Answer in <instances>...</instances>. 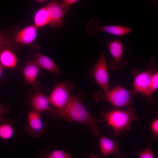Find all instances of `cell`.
<instances>
[{
	"instance_id": "22",
	"label": "cell",
	"mask_w": 158,
	"mask_h": 158,
	"mask_svg": "<svg viewBox=\"0 0 158 158\" xmlns=\"http://www.w3.org/2000/svg\"><path fill=\"white\" fill-rule=\"evenodd\" d=\"M138 158H155L152 152L149 147L142 150H138Z\"/></svg>"
},
{
	"instance_id": "20",
	"label": "cell",
	"mask_w": 158,
	"mask_h": 158,
	"mask_svg": "<svg viewBox=\"0 0 158 158\" xmlns=\"http://www.w3.org/2000/svg\"><path fill=\"white\" fill-rule=\"evenodd\" d=\"M158 87V73L157 71L153 74L149 89V95L150 97Z\"/></svg>"
},
{
	"instance_id": "14",
	"label": "cell",
	"mask_w": 158,
	"mask_h": 158,
	"mask_svg": "<svg viewBox=\"0 0 158 158\" xmlns=\"http://www.w3.org/2000/svg\"><path fill=\"white\" fill-rule=\"evenodd\" d=\"M32 61L45 69L59 74L61 71L56 63L49 57L39 53H36L34 56Z\"/></svg>"
},
{
	"instance_id": "12",
	"label": "cell",
	"mask_w": 158,
	"mask_h": 158,
	"mask_svg": "<svg viewBox=\"0 0 158 158\" xmlns=\"http://www.w3.org/2000/svg\"><path fill=\"white\" fill-rule=\"evenodd\" d=\"M99 135V147L102 157L111 154L120 155L119 140H113L102 135Z\"/></svg>"
},
{
	"instance_id": "7",
	"label": "cell",
	"mask_w": 158,
	"mask_h": 158,
	"mask_svg": "<svg viewBox=\"0 0 158 158\" xmlns=\"http://www.w3.org/2000/svg\"><path fill=\"white\" fill-rule=\"evenodd\" d=\"M152 71L148 70L137 75L134 80L133 89L131 92L132 95L136 93L143 95L150 103L153 101L149 95L150 85L153 74Z\"/></svg>"
},
{
	"instance_id": "28",
	"label": "cell",
	"mask_w": 158,
	"mask_h": 158,
	"mask_svg": "<svg viewBox=\"0 0 158 158\" xmlns=\"http://www.w3.org/2000/svg\"><path fill=\"white\" fill-rule=\"evenodd\" d=\"M90 158H97L94 154H91Z\"/></svg>"
},
{
	"instance_id": "2",
	"label": "cell",
	"mask_w": 158,
	"mask_h": 158,
	"mask_svg": "<svg viewBox=\"0 0 158 158\" xmlns=\"http://www.w3.org/2000/svg\"><path fill=\"white\" fill-rule=\"evenodd\" d=\"M101 114L103 122L112 128L114 136L125 133L130 129L133 122L139 120L134 108L130 106L128 107L126 110L114 109L107 112H102Z\"/></svg>"
},
{
	"instance_id": "4",
	"label": "cell",
	"mask_w": 158,
	"mask_h": 158,
	"mask_svg": "<svg viewBox=\"0 0 158 158\" xmlns=\"http://www.w3.org/2000/svg\"><path fill=\"white\" fill-rule=\"evenodd\" d=\"M74 88L72 83L63 82L58 83L48 97L50 104L58 111L64 109L72 98L73 95L70 93Z\"/></svg>"
},
{
	"instance_id": "6",
	"label": "cell",
	"mask_w": 158,
	"mask_h": 158,
	"mask_svg": "<svg viewBox=\"0 0 158 158\" xmlns=\"http://www.w3.org/2000/svg\"><path fill=\"white\" fill-rule=\"evenodd\" d=\"M90 74L95 80L97 84L105 93L109 90V75L106 59L104 52L102 51L100 57L90 71Z\"/></svg>"
},
{
	"instance_id": "24",
	"label": "cell",
	"mask_w": 158,
	"mask_h": 158,
	"mask_svg": "<svg viewBox=\"0 0 158 158\" xmlns=\"http://www.w3.org/2000/svg\"><path fill=\"white\" fill-rule=\"evenodd\" d=\"M9 111V107L4 106L0 103V121L3 118V114H8Z\"/></svg>"
},
{
	"instance_id": "16",
	"label": "cell",
	"mask_w": 158,
	"mask_h": 158,
	"mask_svg": "<svg viewBox=\"0 0 158 158\" xmlns=\"http://www.w3.org/2000/svg\"><path fill=\"white\" fill-rule=\"evenodd\" d=\"M14 122L12 120L3 118L0 121V138L5 140L11 139L14 134Z\"/></svg>"
},
{
	"instance_id": "15",
	"label": "cell",
	"mask_w": 158,
	"mask_h": 158,
	"mask_svg": "<svg viewBox=\"0 0 158 158\" xmlns=\"http://www.w3.org/2000/svg\"><path fill=\"white\" fill-rule=\"evenodd\" d=\"M25 80L27 84L35 83L39 72V66L32 60L28 62L23 70Z\"/></svg>"
},
{
	"instance_id": "27",
	"label": "cell",
	"mask_w": 158,
	"mask_h": 158,
	"mask_svg": "<svg viewBox=\"0 0 158 158\" xmlns=\"http://www.w3.org/2000/svg\"><path fill=\"white\" fill-rule=\"evenodd\" d=\"M47 0H37L36 1L39 3H43L46 1Z\"/></svg>"
},
{
	"instance_id": "18",
	"label": "cell",
	"mask_w": 158,
	"mask_h": 158,
	"mask_svg": "<svg viewBox=\"0 0 158 158\" xmlns=\"http://www.w3.org/2000/svg\"><path fill=\"white\" fill-rule=\"evenodd\" d=\"M34 20L35 25L37 28L42 27L49 23V18L45 7L37 11L34 16Z\"/></svg>"
},
{
	"instance_id": "23",
	"label": "cell",
	"mask_w": 158,
	"mask_h": 158,
	"mask_svg": "<svg viewBox=\"0 0 158 158\" xmlns=\"http://www.w3.org/2000/svg\"><path fill=\"white\" fill-rule=\"evenodd\" d=\"M152 132L153 136L158 138V119H154L149 125Z\"/></svg>"
},
{
	"instance_id": "9",
	"label": "cell",
	"mask_w": 158,
	"mask_h": 158,
	"mask_svg": "<svg viewBox=\"0 0 158 158\" xmlns=\"http://www.w3.org/2000/svg\"><path fill=\"white\" fill-rule=\"evenodd\" d=\"M27 121L25 125V130L28 136L40 138L47 132V124L42 121L38 113L30 111L28 114Z\"/></svg>"
},
{
	"instance_id": "29",
	"label": "cell",
	"mask_w": 158,
	"mask_h": 158,
	"mask_svg": "<svg viewBox=\"0 0 158 158\" xmlns=\"http://www.w3.org/2000/svg\"><path fill=\"white\" fill-rule=\"evenodd\" d=\"M119 158H124V157H122V158H121V157H120V158H119Z\"/></svg>"
},
{
	"instance_id": "21",
	"label": "cell",
	"mask_w": 158,
	"mask_h": 158,
	"mask_svg": "<svg viewBox=\"0 0 158 158\" xmlns=\"http://www.w3.org/2000/svg\"><path fill=\"white\" fill-rule=\"evenodd\" d=\"M10 44L7 34L6 32H0V50L7 48Z\"/></svg>"
},
{
	"instance_id": "26",
	"label": "cell",
	"mask_w": 158,
	"mask_h": 158,
	"mask_svg": "<svg viewBox=\"0 0 158 158\" xmlns=\"http://www.w3.org/2000/svg\"><path fill=\"white\" fill-rule=\"evenodd\" d=\"M3 66L0 63V77L1 75L3 69Z\"/></svg>"
},
{
	"instance_id": "1",
	"label": "cell",
	"mask_w": 158,
	"mask_h": 158,
	"mask_svg": "<svg viewBox=\"0 0 158 158\" xmlns=\"http://www.w3.org/2000/svg\"><path fill=\"white\" fill-rule=\"evenodd\" d=\"M84 98V96L80 94L73 95L64 109L61 111L57 109L56 118H64L69 122L74 121L83 123L89 127L94 136H97L100 134L98 124L103 121L94 117L87 110L83 104Z\"/></svg>"
},
{
	"instance_id": "8",
	"label": "cell",
	"mask_w": 158,
	"mask_h": 158,
	"mask_svg": "<svg viewBox=\"0 0 158 158\" xmlns=\"http://www.w3.org/2000/svg\"><path fill=\"white\" fill-rule=\"evenodd\" d=\"M48 14L51 27L59 28L63 25L64 15L69 7H65L62 1H52L45 6Z\"/></svg>"
},
{
	"instance_id": "25",
	"label": "cell",
	"mask_w": 158,
	"mask_h": 158,
	"mask_svg": "<svg viewBox=\"0 0 158 158\" xmlns=\"http://www.w3.org/2000/svg\"><path fill=\"white\" fill-rule=\"evenodd\" d=\"M79 1L78 0H63L62 1V4L65 7H69V6L74 4Z\"/></svg>"
},
{
	"instance_id": "3",
	"label": "cell",
	"mask_w": 158,
	"mask_h": 158,
	"mask_svg": "<svg viewBox=\"0 0 158 158\" xmlns=\"http://www.w3.org/2000/svg\"><path fill=\"white\" fill-rule=\"evenodd\" d=\"M131 96V92L126 88L118 86L104 94L98 92L95 93L93 99L96 102L105 100L114 107L120 108L133 104Z\"/></svg>"
},
{
	"instance_id": "17",
	"label": "cell",
	"mask_w": 158,
	"mask_h": 158,
	"mask_svg": "<svg viewBox=\"0 0 158 158\" xmlns=\"http://www.w3.org/2000/svg\"><path fill=\"white\" fill-rule=\"evenodd\" d=\"M17 59L16 54L7 48L0 50V63L2 66L8 68L15 67Z\"/></svg>"
},
{
	"instance_id": "11",
	"label": "cell",
	"mask_w": 158,
	"mask_h": 158,
	"mask_svg": "<svg viewBox=\"0 0 158 158\" xmlns=\"http://www.w3.org/2000/svg\"><path fill=\"white\" fill-rule=\"evenodd\" d=\"M41 86L39 87L35 86V91L29 101V104L32 111L38 114L47 111L53 116L55 113L56 109L51 107L48 97L45 96L40 91Z\"/></svg>"
},
{
	"instance_id": "5",
	"label": "cell",
	"mask_w": 158,
	"mask_h": 158,
	"mask_svg": "<svg viewBox=\"0 0 158 158\" xmlns=\"http://www.w3.org/2000/svg\"><path fill=\"white\" fill-rule=\"evenodd\" d=\"M99 22V18L95 16L87 23L86 31L90 35L95 36L98 32L102 31L113 35L122 36L129 34L133 30L131 28L120 25L102 26Z\"/></svg>"
},
{
	"instance_id": "13",
	"label": "cell",
	"mask_w": 158,
	"mask_h": 158,
	"mask_svg": "<svg viewBox=\"0 0 158 158\" xmlns=\"http://www.w3.org/2000/svg\"><path fill=\"white\" fill-rule=\"evenodd\" d=\"M37 28L35 25H30L18 31L14 37L15 41L22 44L28 45L32 43L37 36Z\"/></svg>"
},
{
	"instance_id": "19",
	"label": "cell",
	"mask_w": 158,
	"mask_h": 158,
	"mask_svg": "<svg viewBox=\"0 0 158 158\" xmlns=\"http://www.w3.org/2000/svg\"><path fill=\"white\" fill-rule=\"evenodd\" d=\"M71 156L66 152L60 150H55L50 153L43 150L37 158H71Z\"/></svg>"
},
{
	"instance_id": "10",
	"label": "cell",
	"mask_w": 158,
	"mask_h": 158,
	"mask_svg": "<svg viewBox=\"0 0 158 158\" xmlns=\"http://www.w3.org/2000/svg\"><path fill=\"white\" fill-rule=\"evenodd\" d=\"M109 52L113 57V60L109 63L110 68L113 69H118L125 67L127 61L123 59V43L119 38L110 40L106 42Z\"/></svg>"
}]
</instances>
